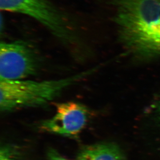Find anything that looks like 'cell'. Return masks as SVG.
Here are the masks:
<instances>
[{
	"label": "cell",
	"instance_id": "6da1fadb",
	"mask_svg": "<svg viewBox=\"0 0 160 160\" xmlns=\"http://www.w3.org/2000/svg\"><path fill=\"white\" fill-rule=\"evenodd\" d=\"M124 46L138 55H160V0H112Z\"/></svg>",
	"mask_w": 160,
	"mask_h": 160
},
{
	"label": "cell",
	"instance_id": "7a4b0ae2",
	"mask_svg": "<svg viewBox=\"0 0 160 160\" xmlns=\"http://www.w3.org/2000/svg\"><path fill=\"white\" fill-rule=\"evenodd\" d=\"M94 67L68 77L57 80H0V110L7 113L47 104L64 91L93 74Z\"/></svg>",
	"mask_w": 160,
	"mask_h": 160
},
{
	"label": "cell",
	"instance_id": "3957f363",
	"mask_svg": "<svg viewBox=\"0 0 160 160\" xmlns=\"http://www.w3.org/2000/svg\"><path fill=\"white\" fill-rule=\"evenodd\" d=\"M0 8L35 19L65 46L78 60L82 61L85 47L68 18L48 0H0Z\"/></svg>",
	"mask_w": 160,
	"mask_h": 160
},
{
	"label": "cell",
	"instance_id": "277c9868",
	"mask_svg": "<svg viewBox=\"0 0 160 160\" xmlns=\"http://www.w3.org/2000/svg\"><path fill=\"white\" fill-rule=\"evenodd\" d=\"M41 67L33 47L22 41L1 42L0 80H24L37 74Z\"/></svg>",
	"mask_w": 160,
	"mask_h": 160
},
{
	"label": "cell",
	"instance_id": "5b68a950",
	"mask_svg": "<svg viewBox=\"0 0 160 160\" xmlns=\"http://www.w3.org/2000/svg\"><path fill=\"white\" fill-rule=\"evenodd\" d=\"M90 115L88 108L82 103L72 101L58 103L54 115L42 121L39 127L53 134L75 137L86 126Z\"/></svg>",
	"mask_w": 160,
	"mask_h": 160
},
{
	"label": "cell",
	"instance_id": "8992f818",
	"mask_svg": "<svg viewBox=\"0 0 160 160\" xmlns=\"http://www.w3.org/2000/svg\"><path fill=\"white\" fill-rule=\"evenodd\" d=\"M77 160H126L116 144L100 143L86 147L80 151Z\"/></svg>",
	"mask_w": 160,
	"mask_h": 160
},
{
	"label": "cell",
	"instance_id": "52a82bcc",
	"mask_svg": "<svg viewBox=\"0 0 160 160\" xmlns=\"http://www.w3.org/2000/svg\"><path fill=\"white\" fill-rule=\"evenodd\" d=\"M0 160H18L12 149L8 146L2 147L0 151Z\"/></svg>",
	"mask_w": 160,
	"mask_h": 160
},
{
	"label": "cell",
	"instance_id": "ba28073f",
	"mask_svg": "<svg viewBox=\"0 0 160 160\" xmlns=\"http://www.w3.org/2000/svg\"><path fill=\"white\" fill-rule=\"evenodd\" d=\"M47 156L48 160H70L63 157L53 149L49 150Z\"/></svg>",
	"mask_w": 160,
	"mask_h": 160
},
{
	"label": "cell",
	"instance_id": "9c48e42d",
	"mask_svg": "<svg viewBox=\"0 0 160 160\" xmlns=\"http://www.w3.org/2000/svg\"></svg>",
	"mask_w": 160,
	"mask_h": 160
}]
</instances>
